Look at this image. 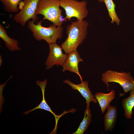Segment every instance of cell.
Instances as JSON below:
<instances>
[{"label":"cell","instance_id":"6da1fadb","mask_svg":"<svg viewBox=\"0 0 134 134\" xmlns=\"http://www.w3.org/2000/svg\"><path fill=\"white\" fill-rule=\"evenodd\" d=\"M88 22L86 20L71 22L66 26L67 37L61 44L63 49L68 54L77 50V47L85 39L87 34Z\"/></svg>","mask_w":134,"mask_h":134},{"label":"cell","instance_id":"7a4b0ae2","mask_svg":"<svg viewBox=\"0 0 134 134\" xmlns=\"http://www.w3.org/2000/svg\"><path fill=\"white\" fill-rule=\"evenodd\" d=\"M43 20L38 21L36 24H34L33 20L29 21L28 27L37 40H44L49 45L56 43L57 40L62 37L63 27L62 26H57L53 24L48 27H43L41 25Z\"/></svg>","mask_w":134,"mask_h":134},{"label":"cell","instance_id":"3957f363","mask_svg":"<svg viewBox=\"0 0 134 134\" xmlns=\"http://www.w3.org/2000/svg\"><path fill=\"white\" fill-rule=\"evenodd\" d=\"M60 0H39L36 12L43 16V20H47L57 26H61L67 20L62 17Z\"/></svg>","mask_w":134,"mask_h":134},{"label":"cell","instance_id":"277c9868","mask_svg":"<svg viewBox=\"0 0 134 134\" xmlns=\"http://www.w3.org/2000/svg\"><path fill=\"white\" fill-rule=\"evenodd\" d=\"M102 76L101 80L106 85L108 91L109 82L116 83L122 87L124 92L123 94L120 93V97L124 96L125 93L134 89V79L129 72H119L108 70L102 73Z\"/></svg>","mask_w":134,"mask_h":134},{"label":"cell","instance_id":"5b68a950","mask_svg":"<svg viewBox=\"0 0 134 134\" xmlns=\"http://www.w3.org/2000/svg\"><path fill=\"white\" fill-rule=\"evenodd\" d=\"M60 5L65 11V18L69 21H71V18L73 17L76 18L77 20H83L88 13L87 2L86 0H60Z\"/></svg>","mask_w":134,"mask_h":134},{"label":"cell","instance_id":"8992f818","mask_svg":"<svg viewBox=\"0 0 134 134\" xmlns=\"http://www.w3.org/2000/svg\"><path fill=\"white\" fill-rule=\"evenodd\" d=\"M39 0H23V4L20 11L15 15L13 19L17 23L22 27L27 22L32 19L35 22L38 19L36 15V11Z\"/></svg>","mask_w":134,"mask_h":134},{"label":"cell","instance_id":"52a82bcc","mask_svg":"<svg viewBox=\"0 0 134 134\" xmlns=\"http://www.w3.org/2000/svg\"><path fill=\"white\" fill-rule=\"evenodd\" d=\"M49 45V52L45 63L46 69L51 68L54 65L62 66L67 58V54H64L61 46L56 43Z\"/></svg>","mask_w":134,"mask_h":134},{"label":"cell","instance_id":"ba28073f","mask_svg":"<svg viewBox=\"0 0 134 134\" xmlns=\"http://www.w3.org/2000/svg\"><path fill=\"white\" fill-rule=\"evenodd\" d=\"M67 58L62 66V71L64 72L67 70L76 73L79 76L81 82L83 78L80 74L78 68L79 63L83 61L80 55L77 50L67 54Z\"/></svg>","mask_w":134,"mask_h":134},{"label":"cell","instance_id":"9c48e42d","mask_svg":"<svg viewBox=\"0 0 134 134\" xmlns=\"http://www.w3.org/2000/svg\"><path fill=\"white\" fill-rule=\"evenodd\" d=\"M63 82L70 86L73 90L79 91L86 99L87 105H90V102L91 101L95 103L97 102L96 98H95V96L92 94L88 87L87 81H83L80 83L78 84H74L68 79L64 80Z\"/></svg>","mask_w":134,"mask_h":134},{"label":"cell","instance_id":"30bf717a","mask_svg":"<svg viewBox=\"0 0 134 134\" xmlns=\"http://www.w3.org/2000/svg\"><path fill=\"white\" fill-rule=\"evenodd\" d=\"M47 82V80L46 79H45L43 81H40L39 80H37L36 81L37 85L40 87L42 91L43 95L42 100L38 106L31 110H29L23 113V114L27 115L30 112L33 111L35 110L38 109H43L50 112L53 114L55 118L56 125L55 129L53 131H56L57 128V126L58 121L61 116L64 114L60 115H57L55 114V113L52 111L51 109L46 102L45 98L44 92Z\"/></svg>","mask_w":134,"mask_h":134},{"label":"cell","instance_id":"8fae6325","mask_svg":"<svg viewBox=\"0 0 134 134\" xmlns=\"http://www.w3.org/2000/svg\"><path fill=\"white\" fill-rule=\"evenodd\" d=\"M117 114L116 107L109 105L104 116V129L105 131H112L116 121Z\"/></svg>","mask_w":134,"mask_h":134},{"label":"cell","instance_id":"7c38bea8","mask_svg":"<svg viewBox=\"0 0 134 134\" xmlns=\"http://www.w3.org/2000/svg\"><path fill=\"white\" fill-rule=\"evenodd\" d=\"M115 91L113 90L108 93L98 92L95 94V97L99 102L102 113H104L110 103L115 98Z\"/></svg>","mask_w":134,"mask_h":134},{"label":"cell","instance_id":"4fadbf2b","mask_svg":"<svg viewBox=\"0 0 134 134\" xmlns=\"http://www.w3.org/2000/svg\"><path fill=\"white\" fill-rule=\"evenodd\" d=\"M0 37L4 41L6 47L11 51L21 50L19 46L17 40L8 36L5 28L1 24H0Z\"/></svg>","mask_w":134,"mask_h":134},{"label":"cell","instance_id":"5bb4252c","mask_svg":"<svg viewBox=\"0 0 134 134\" xmlns=\"http://www.w3.org/2000/svg\"><path fill=\"white\" fill-rule=\"evenodd\" d=\"M122 104L124 110L125 116L128 119H131L134 107V89L130 91L128 97L122 100Z\"/></svg>","mask_w":134,"mask_h":134},{"label":"cell","instance_id":"9a60e30c","mask_svg":"<svg viewBox=\"0 0 134 134\" xmlns=\"http://www.w3.org/2000/svg\"><path fill=\"white\" fill-rule=\"evenodd\" d=\"M89 106L90 105H87L84 111V118L77 131L72 134H83L87 129L92 120V115Z\"/></svg>","mask_w":134,"mask_h":134},{"label":"cell","instance_id":"2e32d148","mask_svg":"<svg viewBox=\"0 0 134 134\" xmlns=\"http://www.w3.org/2000/svg\"><path fill=\"white\" fill-rule=\"evenodd\" d=\"M108 11L109 15L111 19V22L113 23L115 22L119 25L120 19L119 18L116 12V6L113 0H103Z\"/></svg>","mask_w":134,"mask_h":134},{"label":"cell","instance_id":"e0dca14e","mask_svg":"<svg viewBox=\"0 0 134 134\" xmlns=\"http://www.w3.org/2000/svg\"><path fill=\"white\" fill-rule=\"evenodd\" d=\"M4 6L5 11L9 12H16L19 7L18 5L22 0H0Z\"/></svg>","mask_w":134,"mask_h":134},{"label":"cell","instance_id":"ac0fdd59","mask_svg":"<svg viewBox=\"0 0 134 134\" xmlns=\"http://www.w3.org/2000/svg\"><path fill=\"white\" fill-rule=\"evenodd\" d=\"M3 61V59L2 58L1 56L0 55V67L2 64V62Z\"/></svg>","mask_w":134,"mask_h":134},{"label":"cell","instance_id":"d6986e66","mask_svg":"<svg viewBox=\"0 0 134 134\" xmlns=\"http://www.w3.org/2000/svg\"><path fill=\"white\" fill-rule=\"evenodd\" d=\"M100 2H103V0H98Z\"/></svg>","mask_w":134,"mask_h":134}]
</instances>
